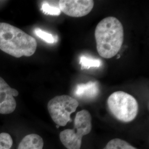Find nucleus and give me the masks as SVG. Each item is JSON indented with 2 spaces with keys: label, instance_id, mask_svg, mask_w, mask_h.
Listing matches in <instances>:
<instances>
[{
  "label": "nucleus",
  "instance_id": "9d476101",
  "mask_svg": "<svg viewBox=\"0 0 149 149\" xmlns=\"http://www.w3.org/2000/svg\"><path fill=\"white\" fill-rule=\"evenodd\" d=\"M103 149H138L127 141L120 139H114L110 140Z\"/></svg>",
  "mask_w": 149,
  "mask_h": 149
},
{
  "label": "nucleus",
  "instance_id": "39448f33",
  "mask_svg": "<svg viewBox=\"0 0 149 149\" xmlns=\"http://www.w3.org/2000/svg\"><path fill=\"white\" fill-rule=\"evenodd\" d=\"M76 99L68 95L55 96L48 103L49 113L55 123L64 127L71 121V114L79 106Z\"/></svg>",
  "mask_w": 149,
  "mask_h": 149
},
{
  "label": "nucleus",
  "instance_id": "423d86ee",
  "mask_svg": "<svg viewBox=\"0 0 149 149\" xmlns=\"http://www.w3.org/2000/svg\"><path fill=\"white\" fill-rule=\"evenodd\" d=\"M59 8L61 12L72 17H81L87 15L93 8L92 0H60Z\"/></svg>",
  "mask_w": 149,
  "mask_h": 149
},
{
  "label": "nucleus",
  "instance_id": "f8f14e48",
  "mask_svg": "<svg viewBox=\"0 0 149 149\" xmlns=\"http://www.w3.org/2000/svg\"><path fill=\"white\" fill-rule=\"evenodd\" d=\"M13 145V139L9 134H0V149H11Z\"/></svg>",
  "mask_w": 149,
  "mask_h": 149
},
{
  "label": "nucleus",
  "instance_id": "20e7f679",
  "mask_svg": "<svg viewBox=\"0 0 149 149\" xmlns=\"http://www.w3.org/2000/svg\"><path fill=\"white\" fill-rule=\"evenodd\" d=\"M92 129V117L90 112L83 109L77 112L74 118L73 129H65L60 132L59 137L68 149H80L82 137L90 133Z\"/></svg>",
  "mask_w": 149,
  "mask_h": 149
},
{
  "label": "nucleus",
  "instance_id": "4468645a",
  "mask_svg": "<svg viewBox=\"0 0 149 149\" xmlns=\"http://www.w3.org/2000/svg\"><path fill=\"white\" fill-rule=\"evenodd\" d=\"M35 34L38 37L43 39L44 41L48 43H54L55 42V39L52 34L48 33L47 32L43 31V30L37 28L34 31Z\"/></svg>",
  "mask_w": 149,
  "mask_h": 149
},
{
  "label": "nucleus",
  "instance_id": "0eeeda50",
  "mask_svg": "<svg viewBox=\"0 0 149 149\" xmlns=\"http://www.w3.org/2000/svg\"><path fill=\"white\" fill-rule=\"evenodd\" d=\"M18 94V91L11 88L0 77V114H8L15 111L17 103L14 97Z\"/></svg>",
  "mask_w": 149,
  "mask_h": 149
},
{
  "label": "nucleus",
  "instance_id": "7ed1b4c3",
  "mask_svg": "<svg viewBox=\"0 0 149 149\" xmlns=\"http://www.w3.org/2000/svg\"><path fill=\"white\" fill-rule=\"evenodd\" d=\"M107 106L112 116L122 122L133 121L138 113V103L136 99L123 91L111 94L107 100Z\"/></svg>",
  "mask_w": 149,
  "mask_h": 149
},
{
  "label": "nucleus",
  "instance_id": "f257e3e1",
  "mask_svg": "<svg viewBox=\"0 0 149 149\" xmlns=\"http://www.w3.org/2000/svg\"><path fill=\"white\" fill-rule=\"evenodd\" d=\"M95 36L100 55L105 59H111L117 54L122 47L124 28L117 18L108 17L98 23Z\"/></svg>",
  "mask_w": 149,
  "mask_h": 149
},
{
  "label": "nucleus",
  "instance_id": "6e6552de",
  "mask_svg": "<svg viewBox=\"0 0 149 149\" xmlns=\"http://www.w3.org/2000/svg\"><path fill=\"white\" fill-rule=\"evenodd\" d=\"M99 84L97 81H89L86 84L76 86L74 91V96L84 100H92L98 96Z\"/></svg>",
  "mask_w": 149,
  "mask_h": 149
},
{
  "label": "nucleus",
  "instance_id": "9b49d317",
  "mask_svg": "<svg viewBox=\"0 0 149 149\" xmlns=\"http://www.w3.org/2000/svg\"><path fill=\"white\" fill-rule=\"evenodd\" d=\"M101 63L100 59H93L85 55L80 57V64L82 70L89 69L91 68H99Z\"/></svg>",
  "mask_w": 149,
  "mask_h": 149
},
{
  "label": "nucleus",
  "instance_id": "1a4fd4ad",
  "mask_svg": "<svg viewBox=\"0 0 149 149\" xmlns=\"http://www.w3.org/2000/svg\"><path fill=\"white\" fill-rule=\"evenodd\" d=\"M44 141L42 138L36 134L27 135L21 140L18 149H43Z\"/></svg>",
  "mask_w": 149,
  "mask_h": 149
},
{
  "label": "nucleus",
  "instance_id": "ddd939ff",
  "mask_svg": "<svg viewBox=\"0 0 149 149\" xmlns=\"http://www.w3.org/2000/svg\"><path fill=\"white\" fill-rule=\"evenodd\" d=\"M41 9L43 13L47 15L59 16L61 13V11L58 7L51 5L47 2L43 3Z\"/></svg>",
  "mask_w": 149,
  "mask_h": 149
},
{
  "label": "nucleus",
  "instance_id": "f03ea898",
  "mask_svg": "<svg viewBox=\"0 0 149 149\" xmlns=\"http://www.w3.org/2000/svg\"><path fill=\"white\" fill-rule=\"evenodd\" d=\"M37 43L34 38L21 29L6 23H0V49L17 58L35 53Z\"/></svg>",
  "mask_w": 149,
  "mask_h": 149
}]
</instances>
